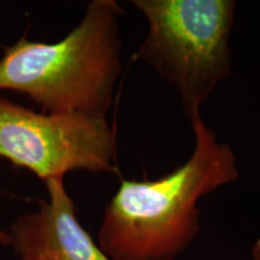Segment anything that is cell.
Instances as JSON below:
<instances>
[{
  "label": "cell",
  "mask_w": 260,
  "mask_h": 260,
  "mask_svg": "<svg viewBox=\"0 0 260 260\" xmlns=\"http://www.w3.org/2000/svg\"><path fill=\"white\" fill-rule=\"evenodd\" d=\"M194 148L155 180H123L106 205L98 239L111 260H174L200 230L198 203L239 177L233 148L204 121H190Z\"/></svg>",
  "instance_id": "1"
},
{
  "label": "cell",
  "mask_w": 260,
  "mask_h": 260,
  "mask_svg": "<svg viewBox=\"0 0 260 260\" xmlns=\"http://www.w3.org/2000/svg\"><path fill=\"white\" fill-rule=\"evenodd\" d=\"M147 22L133 56L153 69L180 95L188 119L230 74L233 0H132Z\"/></svg>",
  "instance_id": "3"
},
{
  "label": "cell",
  "mask_w": 260,
  "mask_h": 260,
  "mask_svg": "<svg viewBox=\"0 0 260 260\" xmlns=\"http://www.w3.org/2000/svg\"><path fill=\"white\" fill-rule=\"evenodd\" d=\"M0 157L42 181L68 172L116 174L117 138L106 118L35 112L0 95Z\"/></svg>",
  "instance_id": "4"
},
{
  "label": "cell",
  "mask_w": 260,
  "mask_h": 260,
  "mask_svg": "<svg viewBox=\"0 0 260 260\" xmlns=\"http://www.w3.org/2000/svg\"><path fill=\"white\" fill-rule=\"evenodd\" d=\"M253 260H260V254L253 252Z\"/></svg>",
  "instance_id": "8"
},
{
  "label": "cell",
  "mask_w": 260,
  "mask_h": 260,
  "mask_svg": "<svg viewBox=\"0 0 260 260\" xmlns=\"http://www.w3.org/2000/svg\"><path fill=\"white\" fill-rule=\"evenodd\" d=\"M124 14L116 0H92L60 41L22 38L0 57V90L24 94L44 112L106 118L122 74Z\"/></svg>",
  "instance_id": "2"
},
{
  "label": "cell",
  "mask_w": 260,
  "mask_h": 260,
  "mask_svg": "<svg viewBox=\"0 0 260 260\" xmlns=\"http://www.w3.org/2000/svg\"><path fill=\"white\" fill-rule=\"evenodd\" d=\"M47 200L19 216L10 229L18 260H111L82 226L63 178L45 181Z\"/></svg>",
  "instance_id": "5"
},
{
  "label": "cell",
  "mask_w": 260,
  "mask_h": 260,
  "mask_svg": "<svg viewBox=\"0 0 260 260\" xmlns=\"http://www.w3.org/2000/svg\"><path fill=\"white\" fill-rule=\"evenodd\" d=\"M253 252L254 253H258V254H260V239L256 241V243L254 245V248H253Z\"/></svg>",
  "instance_id": "7"
},
{
  "label": "cell",
  "mask_w": 260,
  "mask_h": 260,
  "mask_svg": "<svg viewBox=\"0 0 260 260\" xmlns=\"http://www.w3.org/2000/svg\"><path fill=\"white\" fill-rule=\"evenodd\" d=\"M0 243H3V245H6V246H11V239H10V235L8 233L3 232V230H0Z\"/></svg>",
  "instance_id": "6"
}]
</instances>
